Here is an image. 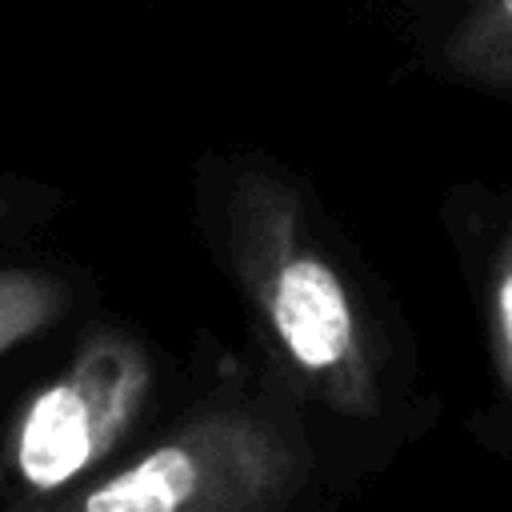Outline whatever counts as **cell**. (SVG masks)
<instances>
[{
    "label": "cell",
    "mask_w": 512,
    "mask_h": 512,
    "mask_svg": "<svg viewBox=\"0 0 512 512\" xmlns=\"http://www.w3.org/2000/svg\"><path fill=\"white\" fill-rule=\"evenodd\" d=\"M484 308L496 348V368L512 392V228H500L484 260Z\"/></svg>",
    "instance_id": "52a82bcc"
},
{
    "label": "cell",
    "mask_w": 512,
    "mask_h": 512,
    "mask_svg": "<svg viewBox=\"0 0 512 512\" xmlns=\"http://www.w3.org/2000/svg\"><path fill=\"white\" fill-rule=\"evenodd\" d=\"M84 288L64 264L44 260H4L0 264V364L28 348L36 336L52 332L76 304Z\"/></svg>",
    "instance_id": "277c9868"
},
{
    "label": "cell",
    "mask_w": 512,
    "mask_h": 512,
    "mask_svg": "<svg viewBox=\"0 0 512 512\" xmlns=\"http://www.w3.org/2000/svg\"><path fill=\"white\" fill-rule=\"evenodd\" d=\"M196 188L208 244L288 384L340 420H380V340L308 192L252 156L204 160Z\"/></svg>",
    "instance_id": "6da1fadb"
},
{
    "label": "cell",
    "mask_w": 512,
    "mask_h": 512,
    "mask_svg": "<svg viewBox=\"0 0 512 512\" xmlns=\"http://www.w3.org/2000/svg\"><path fill=\"white\" fill-rule=\"evenodd\" d=\"M64 200V188L36 180L28 172L0 168V256L24 248L40 228H48Z\"/></svg>",
    "instance_id": "8992f818"
},
{
    "label": "cell",
    "mask_w": 512,
    "mask_h": 512,
    "mask_svg": "<svg viewBox=\"0 0 512 512\" xmlns=\"http://www.w3.org/2000/svg\"><path fill=\"white\" fill-rule=\"evenodd\" d=\"M312 480V448L268 400H208L144 452L68 488V512H272Z\"/></svg>",
    "instance_id": "7a4b0ae2"
},
{
    "label": "cell",
    "mask_w": 512,
    "mask_h": 512,
    "mask_svg": "<svg viewBox=\"0 0 512 512\" xmlns=\"http://www.w3.org/2000/svg\"><path fill=\"white\" fill-rule=\"evenodd\" d=\"M156 388L152 352L116 320H96L68 364L24 396L4 436V484L24 504H56L124 448Z\"/></svg>",
    "instance_id": "3957f363"
},
{
    "label": "cell",
    "mask_w": 512,
    "mask_h": 512,
    "mask_svg": "<svg viewBox=\"0 0 512 512\" xmlns=\"http://www.w3.org/2000/svg\"><path fill=\"white\" fill-rule=\"evenodd\" d=\"M444 64L480 84H512V0H468L448 36Z\"/></svg>",
    "instance_id": "5b68a950"
}]
</instances>
